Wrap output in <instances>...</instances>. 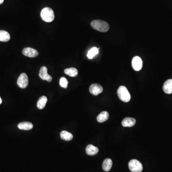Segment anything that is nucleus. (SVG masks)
<instances>
[{"mask_svg":"<svg viewBox=\"0 0 172 172\" xmlns=\"http://www.w3.org/2000/svg\"><path fill=\"white\" fill-rule=\"evenodd\" d=\"M91 26L94 29L101 32H106L110 29V26L107 22L99 20H93L91 23Z\"/></svg>","mask_w":172,"mask_h":172,"instance_id":"1","label":"nucleus"},{"mask_svg":"<svg viewBox=\"0 0 172 172\" xmlns=\"http://www.w3.org/2000/svg\"><path fill=\"white\" fill-rule=\"evenodd\" d=\"M41 17L43 21L47 23H50L54 20V12L51 8L45 7L41 11Z\"/></svg>","mask_w":172,"mask_h":172,"instance_id":"2","label":"nucleus"},{"mask_svg":"<svg viewBox=\"0 0 172 172\" xmlns=\"http://www.w3.org/2000/svg\"><path fill=\"white\" fill-rule=\"evenodd\" d=\"M118 97L121 101L124 102H128L131 99V95L127 88L124 86L119 87L117 91Z\"/></svg>","mask_w":172,"mask_h":172,"instance_id":"3","label":"nucleus"},{"mask_svg":"<svg viewBox=\"0 0 172 172\" xmlns=\"http://www.w3.org/2000/svg\"><path fill=\"white\" fill-rule=\"evenodd\" d=\"M129 167L132 172H141L142 170V165L141 162L135 159L130 161Z\"/></svg>","mask_w":172,"mask_h":172,"instance_id":"4","label":"nucleus"},{"mask_svg":"<svg viewBox=\"0 0 172 172\" xmlns=\"http://www.w3.org/2000/svg\"><path fill=\"white\" fill-rule=\"evenodd\" d=\"M28 77L26 73H23L20 75L17 80V85L21 89H25L28 85Z\"/></svg>","mask_w":172,"mask_h":172,"instance_id":"5","label":"nucleus"},{"mask_svg":"<svg viewBox=\"0 0 172 172\" xmlns=\"http://www.w3.org/2000/svg\"><path fill=\"white\" fill-rule=\"evenodd\" d=\"M39 76L43 80H46L48 82H51L52 77L48 73V68L46 67L43 66L40 69Z\"/></svg>","mask_w":172,"mask_h":172,"instance_id":"6","label":"nucleus"},{"mask_svg":"<svg viewBox=\"0 0 172 172\" xmlns=\"http://www.w3.org/2000/svg\"><path fill=\"white\" fill-rule=\"evenodd\" d=\"M132 66L134 70L140 71L142 67V61L140 57L136 56L133 58L132 62Z\"/></svg>","mask_w":172,"mask_h":172,"instance_id":"7","label":"nucleus"},{"mask_svg":"<svg viewBox=\"0 0 172 172\" xmlns=\"http://www.w3.org/2000/svg\"><path fill=\"white\" fill-rule=\"evenodd\" d=\"M23 54L26 57L29 58H35L38 56L39 53L38 51L35 49L30 48H24L23 50Z\"/></svg>","mask_w":172,"mask_h":172,"instance_id":"8","label":"nucleus"},{"mask_svg":"<svg viewBox=\"0 0 172 172\" xmlns=\"http://www.w3.org/2000/svg\"><path fill=\"white\" fill-rule=\"evenodd\" d=\"M103 88L102 86L98 84H93L89 87L90 93L94 96H97L103 91Z\"/></svg>","mask_w":172,"mask_h":172,"instance_id":"9","label":"nucleus"},{"mask_svg":"<svg viewBox=\"0 0 172 172\" xmlns=\"http://www.w3.org/2000/svg\"><path fill=\"white\" fill-rule=\"evenodd\" d=\"M136 120L134 118L127 117L123 120L121 124L124 127H131L134 126Z\"/></svg>","mask_w":172,"mask_h":172,"instance_id":"10","label":"nucleus"},{"mask_svg":"<svg viewBox=\"0 0 172 172\" xmlns=\"http://www.w3.org/2000/svg\"><path fill=\"white\" fill-rule=\"evenodd\" d=\"M86 152L87 155L90 156H93L97 155L99 152V149L97 147L92 145H88L86 149Z\"/></svg>","mask_w":172,"mask_h":172,"instance_id":"11","label":"nucleus"},{"mask_svg":"<svg viewBox=\"0 0 172 172\" xmlns=\"http://www.w3.org/2000/svg\"><path fill=\"white\" fill-rule=\"evenodd\" d=\"M163 89L165 93L168 94L172 93V79L167 80L164 82Z\"/></svg>","mask_w":172,"mask_h":172,"instance_id":"12","label":"nucleus"},{"mask_svg":"<svg viewBox=\"0 0 172 172\" xmlns=\"http://www.w3.org/2000/svg\"><path fill=\"white\" fill-rule=\"evenodd\" d=\"M18 127L19 129L24 131H28L32 129L33 128V125L31 123L25 121V122H22L19 124L18 125Z\"/></svg>","mask_w":172,"mask_h":172,"instance_id":"13","label":"nucleus"},{"mask_svg":"<svg viewBox=\"0 0 172 172\" xmlns=\"http://www.w3.org/2000/svg\"><path fill=\"white\" fill-rule=\"evenodd\" d=\"M109 117V114L106 111H103L97 116V121L99 123H102L108 120Z\"/></svg>","mask_w":172,"mask_h":172,"instance_id":"14","label":"nucleus"},{"mask_svg":"<svg viewBox=\"0 0 172 172\" xmlns=\"http://www.w3.org/2000/svg\"><path fill=\"white\" fill-rule=\"evenodd\" d=\"M112 162L111 159H106L102 164V168L105 172H109L112 167Z\"/></svg>","mask_w":172,"mask_h":172,"instance_id":"15","label":"nucleus"},{"mask_svg":"<svg viewBox=\"0 0 172 172\" xmlns=\"http://www.w3.org/2000/svg\"><path fill=\"white\" fill-rule=\"evenodd\" d=\"M47 101H48V99L45 96H41L37 102V106L38 109H40V110L44 109L46 105Z\"/></svg>","mask_w":172,"mask_h":172,"instance_id":"16","label":"nucleus"},{"mask_svg":"<svg viewBox=\"0 0 172 172\" xmlns=\"http://www.w3.org/2000/svg\"><path fill=\"white\" fill-rule=\"evenodd\" d=\"M65 74L71 77H75L78 75V71L74 67L67 68L64 70Z\"/></svg>","mask_w":172,"mask_h":172,"instance_id":"17","label":"nucleus"},{"mask_svg":"<svg viewBox=\"0 0 172 172\" xmlns=\"http://www.w3.org/2000/svg\"><path fill=\"white\" fill-rule=\"evenodd\" d=\"M10 39V36L7 32L0 30V41L8 42Z\"/></svg>","mask_w":172,"mask_h":172,"instance_id":"18","label":"nucleus"},{"mask_svg":"<svg viewBox=\"0 0 172 172\" xmlns=\"http://www.w3.org/2000/svg\"><path fill=\"white\" fill-rule=\"evenodd\" d=\"M60 137L62 140L66 141H71L73 138L72 134L66 131H62L60 133Z\"/></svg>","mask_w":172,"mask_h":172,"instance_id":"19","label":"nucleus"},{"mask_svg":"<svg viewBox=\"0 0 172 172\" xmlns=\"http://www.w3.org/2000/svg\"><path fill=\"white\" fill-rule=\"evenodd\" d=\"M99 48H97L96 47H93L92 48L90 49L89 51H88L87 57L89 59H92L95 55H97L99 53Z\"/></svg>","mask_w":172,"mask_h":172,"instance_id":"20","label":"nucleus"},{"mask_svg":"<svg viewBox=\"0 0 172 172\" xmlns=\"http://www.w3.org/2000/svg\"><path fill=\"white\" fill-rule=\"evenodd\" d=\"M59 84H60V86L62 88H65V89L67 88V85H68V81L66 77H62L60 79Z\"/></svg>","mask_w":172,"mask_h":172,"instance_id":"21","label":"nucleus"},{"mask_svg":"<svg viewBox=\"0 0 172 172\" xmlns=\"http://www.w3.org/2000/svg\"><path fill=\"white\" fill-rule=\"evenodd\" d=\"M4 0H0V5H1L4 2Z\"/></svg>","mask_w":172,"mask_h":172,"instance_id":"22","label":"nucleus"},{"mask_svg":"<svg viewBox=\"0 0 172 172\" xmlns=\"http://www.w3.org/2000/svg\"><path fill=\"white\" fill-rule=\"evenodd\" d=\"M2 103V99L1 97H0V104Z\"/></svg>","mask_w":172,"mask_h":172,"instance_id":"23","label":"nucleus"}]
</instances>
